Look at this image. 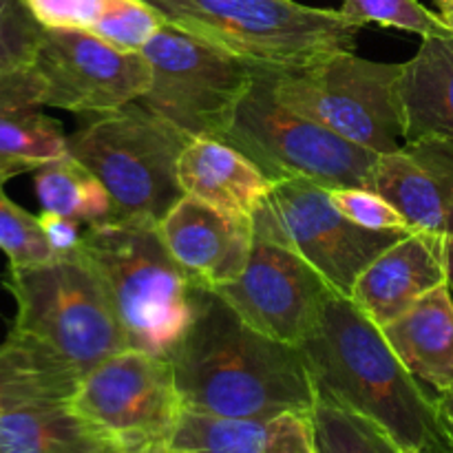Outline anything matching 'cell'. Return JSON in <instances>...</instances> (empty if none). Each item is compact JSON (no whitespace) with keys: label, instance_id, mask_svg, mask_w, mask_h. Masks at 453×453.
I'll return each instance as SVG.
<instances>
[{"label":"cell","instance_id":"cell-12","mask_svg":"<svg viewBox=\"0 0 453 453\" xmlns=\"http://www.w3.org/2000/svg\"><path fill=\"white\" fill-rule=\"evenodd\" d=\"M261 221L299 250L339 295L349 296L358 274L407 233H376L354 224L334 206L330 190L308 177L274 181Z\"/></svg>","mask_w":453,"mask_h":453},{"label":"cell","instance_id":"cell-25","mask_svg":"<svg viewBox=\"0 0 453 453\" xmlns=\"http://www.w3.org/2000/svg\"><path fill=\"white\" fill-rule=\"evenodd\" d=\"M308 416L314 453H401L376 420L330 394L317 392Z\"/></svg>","mask_w":453,"mask_h":453},{"label":"cell","instance_id":"cell-1","mask_svg":"<svg viewBox=\"0 0 453 453\" xmlns=\"http://www.w3.org/2000/svg\"><path fill=\"white\" fill-rule=\"evenodd\" d=\"M186 410L219 416L308 411L317 398L301 348L248 326L203 290L193 326L168 357Z\"/></svg>","mask_w":453,"mask_h":453},{"label":"cell","instance_id":"cell-17","mask_svg":"<svg viewBox=\"0 0 453 453\" xmlns=\"http://www.w3.org/2000/svg\"><path fill=\"white\" fill-rule=\"evenodd\" d=\"M168 453H314L308 411L219 416L181 411Z\"/></svg>","mask_w":453,"mask_h":453},{"label":"cell","instance_id":"cell-7","mask_svg":"<svg viewBox=\"0 0 453 453\" xmlns=\"http://www.w3.org/2000/svg\"><path fill=\"white\" fill-rule=\"evenodd\" d=\"M401 75L403 62L336 51L303 69H274V96L345 140L385 155L405 142Z\"/></svg>","mask_w":453,"mask_h":453},{"label":"cell","instance_id":"cell-26","mask_svg":"<svg viewBox=\"0 0 453 453\" xmlns=\"http://www.w3.org/2000/svg\"><path fill=\"white\" fill-rule=\"evenodd\" d=\"M339 12L361 27L374 22L420 38L453 34L438 13L429 12L418 0H341Z\"/></svg>","mask_w":453,"mask_h":453},{"label":"cell","instance_id":"cell-27","mask_svg":"<svg viewBox=\"0 0 453 453\" xmlns=\"http://www.w3.org/2000/svg\"><path fill=\"white\" fill-rule=\"evenodd\" d=\"M164 25L162 13L146 0H109L91 34L124 51H142Z\"/></svg>","mask_w":453,"mask_h":453},{"label":"cell","instance_id":"cell-16","mask_svg":"<svg viewBox=\"0 0 453 453\" xmlns=\"http://www.w3.org/2000/svg\"><path fill=\"white\" fill-rule=\"evenodd\" d=\"M442 283H447L445 242L411 230L358 274L349 299L385 327Z\"/></svg>","mask_w":453,"mask_h":453},{"label":"cell","instance_id":"cell-3","mask_svg":"<svg viewBox=\"0 0 453 453\" xmlns=\"http://www.w3.org/2000/svg\"><path fill=\"white\" fill-rule=\"evenodd\" d=\"M87 257L104 281L128 348L168 358L199 312L203 288L184 273L155 221L87 226Z\"/></svg>","mask_w":453,"mask_h":453},{"label":"cell","instance_id":"cell-30","mask_svg":"<svg viewBox=\"0 0 453 453\" xmlns=\"http://www.w3.org/2000/svg\"><path fill=\"white\" fill-rule=\"evenodd\" d=\"M42 31L22 0H0V73L31 65Z\"/></svg>","mask_w":453,"mask_h":453},{"label":"cell","instance_id":"cell-28","mask_svg":"<svg viewBox=\"0 0 453 453\" xmlns=\"http://www.w3.org/2000/svg\"><path fill=\"white\" fill-rule=\"evenodd\" d=\"M0 181V252L12 265H31L56 259L44 234L40 215H31L4 193Z\"/></svg>","mask_w":453,"mask_h":453},{"label":"cell","instance_id":"cell-11","mask_svg":"<svg viewBox=\"0 0 453 453\" xmlns=\"http://www.w3.org/2000/svg\"><path fill=\"white\" fill-rule=\"evenodd\" d=\"M212 292L248 326L299 348L317 326L334 288L265 221L252 217V250L246 270Z\"/></svg>","mask_w":453,"mask_h":453},{"label":"cell","instance_id":"cell-31","mask_svg":"<svg viewBox=\"0 0 453 453\" xmlns=\"http://www.w3.org/2000/svg\"><path fill=\"white\" fill-rule=\"evenodd\" d=\"M42 29L91 31L109 0H22Z\"/></svg>","mask_w":453,"mask_h":453},{"label":"cell","instance_id":"cell-9","mask_svg":"<svg viewBox=\"0 0 453 453\" xmlns=\"http://www.w3.org/2000/svg\"><path fill=\"white\" fill-rule=\"evenodd\" d=\"M142 53L153 78L137 102L186 135L224 137L252 87L257 66L168 22Z\"/></svg>","mask_w":453,"mask_h":453},{"label":"cell","instance_id":"cell-4","mask_svg":"<svg viewBox=\"0 0 453 453\" xmlns=\"http://www.w3.org/2000/svg\"><path fill=\"white\" fill-rule=\"evenodd\" d=\"M168 25L228 49L252 66L296 71L354 51L361 25L339 9L295 0H146Z\"/></svg>","mask_w":453,"mask_h":453},{"label":"cell","instance_id":"cell-10","mask_svg":"<svg viewBox=\"0 0 453 453\" xmlns=\"http://www.w3.org/2000/svg\"><path fill=\"white\" fill-rule=\"evenodd\" d=\"M69 403L111 453H168L184 411L171 361L135 348L88 370Z\"/></svg>","mask_w":453,"mask_h":453},{"label":"cell","instance_id":"cell-22","mask_svg":"<svg viewBox=\"0 0 453 453\" xmlns=\"http://www.w3.org/2000/svg\"><path fill=\"white\" fill-rule=\"evenodd\" d=\"M80 374L51 348L9 330L0 343V416L44 403L69 401Z\"/></svg>","mask_w":453,"mask_h":453},{"label":"cell","instance_id":"cell-20","mask_svg":"<svg viewBox=\"0 0 453 453\" xmlns=\"http://www.w3.org/2000/svg\"><path fill=\"white\" fill-rule=\"evenodd\" d=\"M380 330L420 383L436 392L453 388V292L449 283L429 290Z\"/></svg>","mask_w":453,"mask_h":453},{"label":"cell","instance_id":"cell-24","mask_svg":"<svg viewBox=\"0 0 453 453\" xmlns=\"http://www.w3.org/2000/svg\"><path fill=\"white\" fill-rule=\"evenodd\" d=\"M34 190L44 212H56L84 226L118 219L106 186L73 155H65L34 171Z\"/></svg>","mask_w":453,"mask_h":453},{"label":"cell","instance_id":"cell-13","mask_svg":"<svg viewBox=\"0 0 453 453\" xmlns=\"http://www.w3.org/2000/svg\"><path fill=\"white\" fill-rule=\"evenodd\" d=\"M49 109L104 113L137 102L150 87V62L82 29H44L31 60Z\"/></svg>","mask_w":453,"mask_h":453},{"label":"cell","instance_id":"cell-34","mask_svg":"<svg viewBox=\"0 0 453 453\" xmlns=\"http://www.w3.org/2000/svg\"><path fill=\"white\" fill-rule=\"evenodd\" d=\"M438 9V16L442 18L447 27L453 31V0H434Z\"/></svg>","mask_w":453,"mask_h":453},{"label":"cell","instance_id":"cell-14","mask_svg":"<svg viewBox=\"0 0 453 453\" xmlns=\"http://www.w3.org/2000/svg\"><path fill=\"white\" fill-rule=\"evenodd\" d=\"M157 228L177 264L203 290L233 283L250 259L252 217L233 215L193 195H181Z\"/></svg>","mask_w":453,"mask_h":453},{"label":"cell","instance_id":"cell-18","mask_svg":"<svg viewBox=\"0 0 453 453\" xmlns=\"http://www.w3.org/2000/svg\"><path fill=\"white\" fill-rule=\"evenodd\" d=\"M44 109L42 87L31 65L0 73V181L69 155V135Z\"/></svg>","mask_w":453,"mask_h":453},{"label":"cell","instance_id":"cell-8","mask_svg":"<svg viewBox=\"0 0 453 453\" xmlns=\"http://www.w3.org/2000/svg\"><path fill=\"white\" fill-rule=\"evenodd\" d=\"M274 181L308 177L326 188L372 186L380 155L288 109L274 96V69L257 66L255 80L224 137Z\"/></svg>","mask_w":453,"mask_h":453},{"label":"cell","instance_id":"cell-29","mask_svg":"<svg viewBox=\"0 0 453 453\" xmlns=\"http://www.w3.org/2000/svg\"><path fill=\"white\" fill-rule=\"evenodd\" d=\"M327 190L334 206L354 224L376 233H411L405 217L379 190L367 186H336Z\"/></svg>","mask_w":453,"mask_h":453},{"label":"cell","instance_id":"cell-15","mask_svg":"<svg viewBox=\"0 0 453 453\" xmlns=\"http://www.w3.org/2000/svg\"><path fill=\"white\" fill-rule=\"evenodd\" d=\"M370 188L396 206L411 230L453 239V142L442 137L403 142L380 155Z\"/></svg>","mask_w":453,"mask_h":453},{"label":"cell","instance_id":"cell-19","mask_svg":"<svg viewBox=\"0 0 453 453\" xmlns=\"http://www.w3.org/2000/svg\"><path fill=\"white\" fill-rule=\"evenodd\" d=\"M177 180L186 195L242 217H255L274 188L273 177L221 137H190L177 162Z\"/></svg>","mask_w":453,"mask_h":453},{"label":"cell","instance_id":"cell-33","mask_svg":"<svg viewBox=\"0 0 453 453\" xmlns=\"http://www.w3.org/2000/svg\"><path fill=\"white\" fill-rule=\"evenodd\" d=\"M436 410L442 436H445L447 445L453 451V388L447 389V392H436Z\"/></svg>","mask_w":453,"mask_h":453},{"label":"cell","instance_id":"cell-6","mask_svg":"<svg viewBox=\"0 0 453 453\" xmlns=\"http://www.w3.org/2000/svg\"><path fill=\"white\" fill-rule=\"evenodd\" d=\"M82 118L84 122L66 137L69 155L100 177L118 219L159 224L184 195L177 162L190 135L140 102Z\"/></svg>","mask_w":453,"mask_h":453},{"label":"cell","instance_id":"cell-5","mask_svg":"<svg viewBox=\"0 0 453 453\" xmlns=\"http://www.w3.org/2000/svg\"><path fill=\"white\" fill-rule=\"evenodd\" d=\"M3 288L16 303L12 332L51 348L80 379L128 348L104 281L82 252L42 264H9Z\"/></svg>","mask_w":453,"mask_h":453},{"label":"cell","instance_id":"cell-35","mask_svg":"<svg viewBox=\"0 0 453 453\" xmlns=\"http://www.w3.org/2000/svg\"><path fill=\"white\" fill-rule=\"evenodd\" d=\"M445 265H447V283L453 292V239L445 242Z\"/></svg>","mask_w":453,"mask_h":453},{"label":"cell","instance_id":"cell-23","mask_svg":"<svg viewBox=\"0 0 453 453\" xmlns=\"http://www.w3.org/2000/svg\"><path fill=\"white\" fill-rule=\"evenodd\" d=\"M0 453H111L69 401L0 416Z\"/></svg>","mask_w":453,"mask_h":453},{"label":"cell","instance_id":"cell-2","mask_svg":"<svg viewBox=\"0 0 453 453\" xmlns=\"http://www.w3.org/2000/svg\"><path fill=\"white\" fill-rule=\"evenodd\" d=\"M317 392L370 416L401 453L451 451L429 394L398 358L383 330L349 296L332 292L303 343Z\"/></svg>","mask_w":453,"mask_h":453},{"label":"cell","instance_id":"cell-21","mask_svg":"<svg viewBox=\"0 0 453 453\" xmlns=\"http://www.w3.org/2000/svg\"><path fill=\"white\" fill-rule=\"evenodd\" d=\"M401 100L405 142H453V34L423 38L418 51L403 62Z\"/></svg>","mask_w":453,"mask_h":453},{"label":"cell","instance_id":"cell-32","mask_svg":"<svg viewBox=\"0 0 453 453\" xmlns=\"http://www.w3.org/2000/svg\"><path fill=\"white\" fill-rule=\"evenodd\" d=\"M40 224H42L47 242L56 257H71L82 252V239L84 230L80 228V221L69 219V217L56 215V212H44L40 215Z\"/></svg>","mask_w":453,"mask_h":453}]
</instances>
